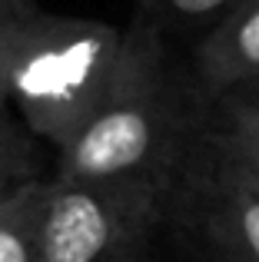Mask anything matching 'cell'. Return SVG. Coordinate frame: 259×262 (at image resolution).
<instances>
[{
    "instance_id": "cell-1",
    "label": "cell",
    "mask_w": 259,
    "mask_h": 262,
    "mask_svg": "<svg viewBox=\"0 0 259 262\" xmlns=\"http://www.w3.org/2000/svg\"><path fill=\"white\" fill-rule=\"evenodd\" d=\"M209 116L193 70L173 57L166 30L136 4L120 30V57L103 103L57 149L60 179H143L169 192L176 169Z\"/></svg>"
},
{
    "instance_id": "cell-2",
    "label": "cell",
    "mask_w": 259,
    "mask_h": 262,
    "mask_svg": "<svg viewBox=\"0 0 259 262\" xmlns=\"http://www.w3.org/2000/svg\"><path fill=\"white\" fill-rule=\"evenodd\" d=\"M117 57V27L24 0L7 50V106L47 146L63 149L103 103Z\"/></svg>"
},
{
    "instance_id": "cell-3",
    "label": "cell",
    "mask_w": 259,
    "mask_h": 262,
    "mask_svg": "<svg viewBox=\"0 0 259 262\" xmlns=\"http://www.w3.org/2000/svg\"><path fill=\"white\" fill-rule=\"evenodd\" d=\"M169 192L143 179H47L33 262H120L143 249Z\"/></svg>"
},
{
    "instance_id": "cell-4",
    "label": "cell",
    "mask_w": 259,
    "mask_h": 262,
    "mask_svg": "<svg viewBox=\"0 0 259 262\" xmlns=\"http://www.w3.org/2000/svg\"><path fill=\"white\" fill-rule=\"evenodd\" d=\"M169 206L180 209L183 223L220 262H259V186L209 116L176 169Z\"/></svg>"
},
{
    "instance_id": "cell-5",
    "label": "cell",
    "mask_w": 259,
    "mask_h": 262,
    "mask_svg": "<svg viewBox=\"0 0 259 262\" xmlns=\"http://www.w3.org/2000/svg\"><path fill=\"white\" fill-rule=\"evenodd\" d=\"M193 73L213 103L243 80L259 77V0H236L196 43Z\"/></svg>"
},
{
    "instance_id": "cell-6",
    "label": "cell",
    "mask_w": 259,
    "mask_h": 262,
    "mask_svg": "<svg viewBox=\"0 0 259 262\" xmlns=\"http://www.w3.org/2000/svg\"><path fill=\"white\" fill-rule=\"evenodd\" d=\"M47 179L20 186L7 203H0V262H33L37 259V226L47 196Z\"/></svg>"
},
{
    "instance_id": "cell-7",
    "label": "cell",
    "mask_w": 259,
    "mask_h": 262,
    "mask_svg": "<svg viewBox=\"0 0 259 262\" xmlns=\"http://www.w3.org/2000/svg\"><path fill=\"white\" fill-rule=\"evenodd\" d=\"M13 113L0 110V203L13 196L20 186L47 176V153Z\"/></svg>"
},
{
    "instance_id": "cell-8",
    "label": "cell",
    "mask_w": 259,
    "mask_h": 262,
    "mask_svg": "<svg viewBox=\"0 0 259 262\" xmlns=\"http://www.w3.org/2000/svg\"><path fill=\"white\" fill-rule=\"evenodd\" d=\"M209 113L223 123V126L236 129V133L249 136L259 143V77L243 80V83L229 86L209 103Z\"/></svg>"
},
{
    "instance_id": "cell-9",
    "label": "cell",
    "mask_w": 259,
    "mask_h": 262,
    "mask_svg": "<svg viewBox=\"0 0 259 262\" xmlns=\"http://www.w3.org/2000/svg\"><path fill=\"white\" fill-rule=\"evenodd\" d=\"M236 0H140L143 10H149L160 20L163 30L180 27V30H196V27H213Z\"/></svg>"
},
{
    "instance_id": "cell-10",
    "label": "cell",
    "mask_w": 259,
    "mask_h": 262,
    "mask_svg": "<svg viewBox=\"0 0 259 262\" xmlns=\"http://www.w3.org/2000/svg\"><path fill=\"white\" fill-rule=\"evenodd\" d=\"M209 120H213V126L220 129L223 140L229 143V149L236 153V160H240V166L246 169V176L259 186V143L249 140V136H243V133H236V129H229V126H223V123L216 120L213 113H209Z\"/></svg>"
},
{
    "instance_id": "cell-11",
    "label": "cell",
    "mask_w": 259,
    "mask_h": 262,
    "mask_svg": "<svg viewBox=\"0 0 259 262\" xmlns=\"http://www.w3.org/2000/svg\"><path fill=\"white\" fill-rule=\"evenodd\" d=\"M24 0H0V110H7V50H10V30Z\"/></svg>"
},
{
    "instance_id": "cell-12",
    "label": "cell",
    "mask_w": 259,
    "mask_h": 262,
    "mask_svg": "<svg viewBox=\"0 0 259 262\" xmlns=\"http://www.w3.org/2000/svg\"><path fill=\"white\" fill-rule=\"evenodd\" d=\"M120 262H140V249H133V252H126V256H123V259H120Z\"/></svg>"
}]
</instances>
